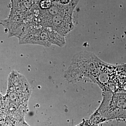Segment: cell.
<instances>
[{
	"label": "cell",
	"mask_w": 126,
	"mask_h": 126,
	"mask_svg": "<svg viewBox=\"0 0 126 126\" xmlns=\"http://www.w3.org/2000/svg\"><path fill=\"white\" fill-rule=\"evenodd\" d=\"M126 64L114 65L102 61L88 51L78 52L73 57L65 77L71 82L89 79L99 85L103 91L123 92L126 87Z\"/></svg>",
	"instance_id": "cell-1"
},
{
	"label": "cell",
	"mask_w": 126,
	"mask_h": 126,
	"mask_svg": "<svg viewBox=\"0 0 126 126\" xmlns=\"http://www.w3.org/2000/svg\"><path fill=\"white\" fill-rule=\"evenodd\" d=\"M8 100L12 109H25L29 99L31 89L24 76L13 70L9 77Z\"/></svg>",
	"instance_id": "cell-2"
},
{
	"label": "cell",
	"mask_w": 126,
	"mask_h": 126,
	"mask_svg": "<svg viewBox=\"0 0 126 126\" xmlns=\"http://www.w3.org/2000/svg\"><path fill=\"white\" fill-rule=\"evenodd\" d=\"M103 93V101L97 113L107 119L126 116V92L106 91Z\"/></svg>",
	"instance_id": "cell-3"
},
{
	"label": "cell",
	"mask_w": 126,
	"mask_h": 126,
	"mask_svg": "<svg viewBox=\"0 0 126 126\" xmlns=\"http://www.w3.org/2000/svg\"><path fill=\"white\" fill-rule=\"evenodd\" d=\"M45 28L48 32L52 44L61 47H63L65 45L66 42L65 36L61 35L50 27H45Z\"/></svg>",
	"instance_id": "cell-4"
},
{
	"label": "cell",
	"mask_w": 126,
	"mask_h": 126,
	"mask_svg": "<svg viewBox=\"0 0 126 126\" xmlns=\"http://www.w3.org/2000/svg\"><path fill=\"white\" fill-rule=\"evenodd\" d=\"M51 0L52 2H58L60 4H65L69 3L71 0Z\"/></svg>",
	"instance_id": "cell-5"
}]
</instances>
